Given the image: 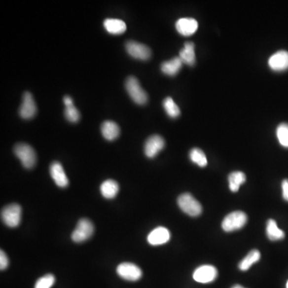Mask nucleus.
<instances>
[{
  "mask_svg": "<svg viewBox=\"0 0 288 288\" xmlns=\"http://www.w3.org/2000/svg\"><path fill=\"white\" fill-rule=\"evenodd\" d=\"M268 65L275 72H284L288 69V52L280 51L271 55Z\"/></svg>",
  "mask_w": 288,
  "mask_h": 288,
  "instance_id": "obj_12",
  "label": "nucleus"
},
{
  "mask_svg": "<svg viewBox=\"0 0 288 288\" xmlns=\"http://www.w3.org/2000/svg\"><path fill=\"white\" fill-rule=\"evenodd\" d=\"M163 105L166 112L171 118H174L175 119V118L180 116V108H179L178 105L174 102V100H172V98H166L165 100H163Z\"/></svg>",
  "mask_w": 288,
  "mask_h": 288,
  "instance_id": "obj_24",
  "label": "nucleus"
},
{
  "mask_svg": "<svg viewBox=\"0 0 288 288\" xmlns=\"http://www.w3.org/2000/svg\"><path fill=\"white\" fill-rule=\"evenodd\" d=\"M117 273L128 281H137L142 277V271L138 266L132 263H123L117 267Z\"/></svg>",
  "mask_w": 288,
  "mask_h": 288,
  "instance_id": "obj_9",
  "label": "nucleus"
},
{
  "mask_svg": "<svg viewBox=\"0 0 288 288\" xmlns=\"http://www.w3.org/2000/svg\"><path fill=\"white\" fill-rule=\"evenodd\" d=\"M178 205L182 212L192 217L199 216L203 211L200 203L189 193L180 195L178 198Z\"/></svg>",
  "mask_w": 288,
  "mask_h": 288,
  "instance_id": "obj_2",
  "label": "nucleus"
},
{
  "mask_svg": "<svg viewBox=\"0 0 288 288\" xmlns=\"http://www.w3.org/2000/svg\"><path fill=\"white\" fill-rule=\"evenodd\" d=\"M267 235L271 241L283 240L285 237L284 231L278 227L277 223L273 219H269L267 222Z\"/></svg>",
  "mask_w": 288,
  "mask_h": 288,
  "instance_id": "obj_21",
  "label": "nucleus"
},
{
  "mask_svg": "<svg viewBox=\"0 0 288 288\" xmlns=\"http://www.w3.org/2000/svg\"><path fill=\"white\" fill-rule=\"evenodd\" d=\"M104 28L110 34L121 35L127 30V25L123 20L117 19H107L104 23Z\"/></svg>",
  "mask_w": 288,
  "mask_h": 288,
  "instance_id": "obj_18",
  "label": "nucleus"
},
{
  "mask_svg": "<svg viewBox=\"0 0 288 288\" xmlns=\"http://www.w3.org/2000/svg\"><path fill=\"white\" fill-rule=\"evenodd\" d=\"M125 87L130 97L136 104L144 105L147 103L148 96L146 91L143 89L138 79L134 76H130L125 82Z\"/></svg>",
  "mask_w": 288,
  "mask_h": 288,
  "instance_id": "obj_1",
  "label": "nucleus"
},
{
  "mask_svg": "<svg viewBox=\"0 0 288 288\" xmlns=\"http://www.w3.org/2000/svg\"><path fill=\"white\" fill-rule=\"evenodd\" d=\"M65 117L71 123H76L80 119V114L74 105L72 106L66 107L65 108Z\"/></svg>",
  "mask_w": 288,
  "mask_h": 288,
  "instance_id": "obj_28",
  "label": "nucleus"
},
{
  "mask_svg": "<svg viewBox=\"0 0 288 288\" xmlns=\"http://www.w3.org/2000/svg\"><path fill=\"white\" fill-rule=\"evenodd\" d=\"M15 155L27 169L34 168L36 163V154L34 149L28 144H19L14 148Z\"/></svg>",
  "mask_w": 288,
  "mask_h": 288,
  "instance_id": "obj_3",
  "label": "nucleus"
},
{
  "mask_svg": "<svg viewBox=\"0 0 288 288\" xmlns=\"http://www.w3.org/2000/svg\"><path fill=\"white\" fill-rule=\"evenodd\" d=\"M55 282V278L53 275L48 274L43 277L38 279L36 282L35 288H51Z\"/></svg>",
  "mask_w": 288,
  "mask_h": 288,
  "instance_id": "obj_27",
  "label": "nucleus"
},
{
  "mask_svg": "<svg viewBox=\"0 0 288 288\" xmlns=\"http://www.w3.org/2000/svg\"><path fill=\"white\" fill-rule=\"evenodd\" d=\"M283 197L288 202V180H285L282 182Z\"/></svg>",
  "mask_w": 288,
  "mask_h": 288,
  "instance_id": "obj_30",
  "label": "nucleus"
},
{
  "mask_svg": "<svg viewBox=\"0 0 288 288\" xmlns=\"http://www.w3.org/2000/svg\"><path fill=\"white\" fill-rule=\"evenodd\" d=\"M190 158L193 163H196L201 168H204L208 164L207 156L203 150L199 148H194L190 152Z\"/></svg>",
  "mask_w": 288,
  "mask_h": 288,
  "instance_id": "obj_25",
  "label": "nucleus"
},
{
  "mask_svg": "<svg viewBox=\"0 0 288 288\" xmlns=\"http://www.w3.org/2000/svg\"><path fill=\"white\" fill-rule=\"evenodd\" d=\"M229 187L231 191L237 192L240 186L246 181V176L244 172H234L228 176Z\"/></svg>",
  "mask_w": 288,
  "mask_h": 288,
  "instance_id": "obj_22",
  "label": "nucleus"
},
{
  "mask_svg": "<svg viewBox=\"0 0 288 288\" xmlns=\"http://www.w3.org/2000/svg\"><path fill=\"white\" fill-rule=\"evenodd\" d=\"M248 222V216L243 212H234L227 215L222 222V227L225 231L231 232L241 229Z\"/></svg>",
  "mask_w": 288,
  "mask_h": 288,
  "instance_id": "obj_4",
  "label": "nucleus"
},
{
  "mask_svg": "<svg viewBox=\"0 0 288 288\" xmlns=\"http://www.w3.org/2000/svg\"><path fill=\"white\" fill-rule=\"evenodd\" d=\"M125 47L127 53L136 60L146 61V60H148L151 56L150 49L146 45L136 42V41H127L126 42Z\"/></svg>",
  "mask_w": 288,
  "mask_h": 288,
  "instance_id": "obj_7",
  "label": "nucleus"
},
{
  "mask_svg": "<svg viewBox=\"0 0 288 288\" xmlns=\"http://www.w3.org/2000/svg\"><path fill=\"white\" fill-rule=\"evenodd\" d=\"M64 104H65V106L66 107L72 106V105H74V104H73V101H72V98L68 96H66L64 98Z\"/></svg>",
  "mask_w": 288,
  "mask_h": 288,
  "instance_id": "obj_31",
  "label": "nucleus"
},
{
  "mask_svg": "<svg viewBox=\"0 0 288 288\" xmlns=\"http://www.w3.org/2000/svg\"><path fill=\"white\" fill-rule=\"evenodd\" d=\"M182 62L180 57H176L168 61L163 62L161 65L162 72L169 76H174L178 74L182 68Z\"/></svg>",
  "mask_w": 288,
  "mask_h": 288,
  "instance_id": "obj_19",
  "label": "nucleus"
},
{
  "mask_svg": "<svg viewBox=\"0 0 288 288\" xmlns=\"http://www.w3.org/2000/svg\"><path fill=\"white\" fill-rule=\"evenodd\" d=\"M94 225L89 219L82 218L78 221L76 227L72 235V240L75 243L86 241L92 236L94 233Z\"/></svg>",
  "mask_w": 288,
  "mask_h": 288,
  "instance_id": "obj_6",
  "label": "nucleus"
},
{
  "mask_svg": "<svg viewBox=\"0 0 288 288\" xmlns=\"http://www.w3.org/2000/svg\"><path fill=\"white\" fill-rule=\"evenodd\" d=\"M176 28L180 35L190 36L197 31L198 22L193 18H182L176 22Z\"/></svg>",
  "mask_w": 288,
  "mask_h": 288,
  "instance_id": "obj_13",
  "label": "nucleus"
},
{
  "mask_svg": "<svg viewBox=\"0 0 288 288\" xmlns=\"http://www.w3.org/2000/svg\"><path fill=\"white\" fill-rule=\"evenodd\" d=\"M232 288H244V287L240 286V285H235V286L232 287Z\"/></svg>",
  "mask_w": 288,
  "mask_h": 288,
  "instance_id": "obj_32",
  "label": "nucleus"
},
{
  "mask_svg": "<svg viewBox=\"0 0 288 288\" xmlns=\"http://www.w3.org/2000/svg\"><path fill=\"white\" fill-rule=\"evenodd\" d=\"M165 146V141L161 136L155 135L150 136L145 143L144 152L148 158H154L159 154L160 150H163Z\"/></svg>",
  "mask_w": 288,
  "mask_h": 288,
  "instance_id": "obj_11",
  "label": "nucleus"
},
{
  "mask_svg": "<svg viewBox=\"0 0 288 288\" xmlns=\"http://www.w3.org/2000/svg\"><path fill=\"white\" fill-rule=\"evenodd\" d=\"M218 276V271L214 266L204 265L198 267L193 274L194 280L201 284H208L216 280Z\"/></svg>",
  "mask_w": 288,
  "mask_h": 288,
  "instance_id": "obj_8",
  "label": "nucleus"
},
{
  "mask_svg": "<svg viewBox=\"0 0 288 288\" xmlns=\"http://www.w3.org/2000/svg\"><path fill=\"white\" fill-rule=\"evenodd\" d=\"M261 258L260 252H258V250H253L252 252L248 253V255H247L245 258L243 259V260L240 262V269L241 271H248L252 265L254 263H257Z\"/></svg>",
  "mask_w": 288,
  "mask_h": 288,
  "instance_id": "obj_23",
  "label": "nucleus"
},
{
  "mask_svg": "<svg viewBox=\"0 0 288 288\" xmlns=\"http://www.w3.org/2000/svg\"><path fill=\"white\" fill-rule=\"evenodd\" d=\"M50 174L55 183L60 187H66L68 186V176L64 172V168L59 162H53L50 166Z\"/></svg>",
  "mask_w": 288,
  "mask_h": 288,
  "instance_id": "obj_15",
  "label": "nucleus"
},
{
  "mask_svg": "<svg viewBox=\"0 0 288 288\" xmlns=\"http://www.w3.org/2000/svg\"><path fill=\"white\" fill-rule=\"evenodd\" d=\"M8 257L6 256V253L3 251L1 250L0 252V269H6V267H8Z\"/></svg>",
  "mask_w": 288,
  "mask_h": 288,
  "instance_id": "obj_29",
  "label": "nucleus"
},
{
  "mask_svg": "<svg viewBox=\"0 0 288 288\" xmlns=\"http://www.w3.org/2000/svg\"><path fill=\"white\" fill-rule=\"evenodd\" d=\"M287 288H288V282L287 283Z\"/></svg>",
  "mask_w": 288,
  "mask_h": 288,
  "instance_id": "obj_33",
  "label": "nucleus"
},
{
  "mask_svg": "<svg viewBox=\"0 0 288 288\" xmlns=\"http://www.w3.org/2000/svg\"><path fill=\"white\" fill-rule=\"evenodd\" d=\"M119 184L114 180H108L104 181L100 186V191L106 199H113L119 192Z\"/></svg>",
  "mask_w": 288,
  "mask_h": 288,
  "instance_id": "obj_20",
  "label": "nucleus"
},
{
  "mask_svg": "<svg viewBox=\"0 0 288 288\" xmlns=\"http://www.w3.org/2000/svg\"><path fill=\"white\" fill-rule=\"evenodd\" d=\"M276 135L280 144L288 148V123H281L278 126Z\"/></svg>",
  "mask_w": 288,
  "mask_h": 288,
  "instance_id": "obj_26",
  "label": "nucleus"
},
{
  "mask_svg": "<svg viewBox=\"0 0 288 288\" xmlns=\"http://www.w3.org/2000/svg\"><path fill=\"white\" fill-rule=\"evenodd\" d=\"M179 57L182 60V64H186L188 66H194L196 61L194 42H185L184 46L180 51Z\"/></svg>",
  "mask_w": 288,
  "mask_h": 288,
  "instance_id": "obj_16",
  "label": "nucleus"
},
{
  "mask_svg": "<svg viewBox=\"0 0 288 288\" xmlns=\"http://www.w3.org/2000/svg\"><path fill=\"white\" fill-rule=\"evenodd\" d=\"M21 218L22 208L19 204H10L2 209V219L7 227H18L21 222Z\"/></svg>",
  "mask_w": 288,
  "mask_h": 288,
  "instance_id": "obj_5",
  "label": "nucleus"
},
{
  "mask_svg": "<svg viewBox=\"0 0 288 288\" xmlns=\"http://www.w3.org/2000/svg\"><path fill=\"white\" fill-rule=\"evenodd\" d=\"M101 132L104 139L109 141H112L118 138L120 133V129L117 123L113 121H105L101 126Z\"/></svg>",
  "mask_w": 288,
  "mask_h": 288,
  "instance_id": "obj_17",
  "label": "nucleus"
},
{
  "mask_svg": "<svg viewBox=\"0 0 288 288\" xmlns=\"http://www.w3.org/2000/svg\"><path fill=\"white\" fill-rule=\"evenodd\" d=\"M170 239H171L170 231L166 227H156L147 236V241L153 246L166 244L169 241Z\"/></svg>",
  "mask_w": 288,
  "mask_h": 288,
  "instance_id": "obj_14",
  "label": "nucleus"
},
{
  "mask_svg": "<svg viewBox=\"0 0 288 288\" xmlns=\"http://www.w3.org/2000/svg\"><path fill=\"white\" fill-rule=\"evenodd\" d=\"M37 112L36 102L30 92H25L23 96V102L19 108V115L24 119H31Z\"/></svg>",
  "mask_w": 288,
  "mask_h": 288,
  "instance_id": "obj_10",
  "label": "nucleus"
}]
</instances>
